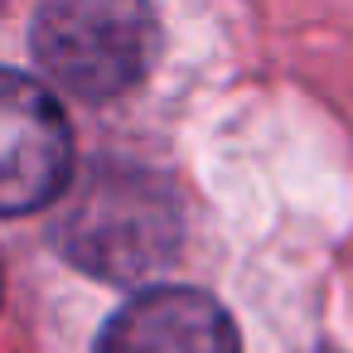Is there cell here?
Instances as JSON below:
<instances>
[{
	"label": "cell",
	"mask_w": 353,
	"mask_h": 353,
	"mask_svg": "<svg viewBox=\"0 0 353 353\" xmlns=\"http://www.w3.org/2000/svg\"><path fill=\"white\" fill-rule=\"evenodd\" d=\"M184 213L174 189L141 165H97L68 199L54 242L88 276L136 285L174 261Z\"/></svg>",
	"instance_id": "6da1fadb"
},
{
	"label": "cell",
	"mask_w": 353,
	"mask_h": 353,
	"mask_svg": "<svg viewBox=\"0 0 353 353\" xmlns=\"http://www.w3.org/2000/svg\"><path fill=\"white\" fill-rule=\"evenodd\" d=\"M39 68L83 102L136 88L155 59V15L145 0H44L34 15Z\"/></svg>",
	"instance_id": "7a4b0ae2"
},
{
	"label": "cell",
	"mask_w": 353,
	"mask_h": 353,
	"mask_svg": "<svg viewBox=\"0 0 353 353\" xmlns=\"http://www.w3.org/2000/svg\"><path fill=\"white\" fill-rule=\"evenodd\" d=\"M73 179V136L54 92L0 68V218L54 203Z\"/></svg>",
	"instance_id": "3957f363"
},
{
	"label": "cell",
	"mask_w": 353,
	"mask_h": 353,
	"mask_svg": "<svg viewBox=\"0 0 353 353\" xmlns=\"http://www.w3.org/2000/svg\"><path fill=\"white\" fill-rule=\"evenodd\" d=\"M97 353H237V329L213 295L165 285L117 310L97 339Z\"/></svg>",
	"instance_id": "277c9868"
}]
</instances>
